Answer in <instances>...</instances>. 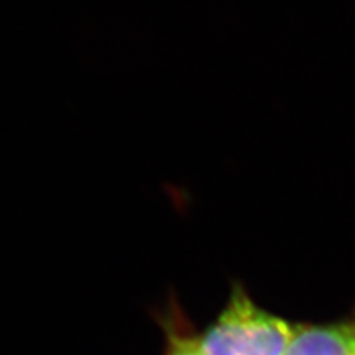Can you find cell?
I'll return each mask as SVG.
<instances>
[{"label": "cell", "mask_w": 355, "mask_h": 355, "mask_svg": "<svg viewBox=\"0 0 355 355\" xmlns=\"http://www.w3.org/2000/svg\"><path fill=\"white\" fill-rule=\"evenodd\" d=\"M295 329L259 308L235 283L225 308L199 345L204 355H285Z\"/></svg>", "instance_id": "obj_1"}, {"label": "cell", "mask_w": 355, "mask_h": 355, "mask_svg": "<svg viewBox=\"0 0 355 355\" xmlns=\"http://www.w3.org/2000/svg\"><path fill=\"white\" fill-rule=\"evenodd\" d=\"M166 327L170 329V355H204L198 339L178 331L180 327L176 326V313L170 314Z\"/></svg>", "instance_id": "obj_3"}, {"label": "cell", "mask_w": 355, "mask_h": 355, "mask_svg": "<svg viewBox=\"0 0 355 355\" xmlns=\"http://www.w3.org/2000/svg\"><path fill=\"white\" fill-rule=\"evenodd\" d=\"M285 355H355V324L300 327Z\"/></svg>", "instance_id": "obj_2"}]
</instances>
